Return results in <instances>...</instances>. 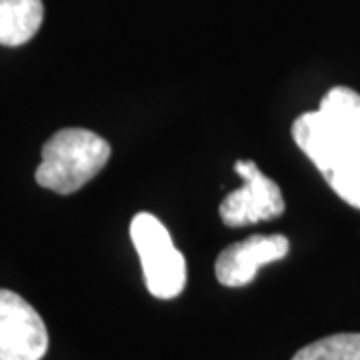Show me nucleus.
<instances>
[{
	"instance_id": "obj_1",
	"label": "nucleus",
	"mask_w": 360,
	"mask_h": 360,
	"mask_svg": "<svg viewBox=\"0 0 360 360\" xmlns=\"http://www.w3.org/2000/svg\"><path fill=\"white\" fill-rule=\"evenodd\" d=\"M296 146L309 156L347 205L360 208V94L348 86L330 89L319 110L292 124Z\"/></svg>"
},
{
	"instance_id": "obj_2",
	"label": "nucleus",
	"mask_w": 360,
	"mask_h": 360,
	"mask_svg": "<svg viewBox=\"0 0 360 360\" xmlns=\"http://www.w3.org/2000/svg\"><path fill=\"white\" fill-rule=\"evenodd\" d=\"M112 148L103 136L86 129H63L44 142L37 182L56 194H72L110 160Z\"/></svg>"
},
{
	"instance_id": "obj_3",
	"label": "nucleus",
	"mask_w": 360,
	"mask_h": 360,
	"mask_svg": "<svg viewBox=\"0 0 360 360\" xmlns=\"http://www.w3.org/2000/svg\"><path fill=\"white\" fill-rule=\"evenodd\" d=\"M130 238L141 258L148 292L162 300L179 296L186 284V262L167 226L155 214L139 212L130 222Z\"/></svg>"
},
{
	"instance_id": "obj_4",
	"label": "nucleus",
	"mask_w": 360,
	"mask_h": 360,
	"mask_svg": "<svg viewBox=\"0 0 360 360\" xmlns=\"http://www.w3.org/2000/svg\"><path fill=\"white\" fill-rule=\"evenodd\" d=\"M234 170L243 176L245 184L220 202V219L226 226L238 229L283 214L284 196L274 180L264 176L252 160H238Z\"/></svg>"
},
{
	"instance_id": "obj_5",
	"label": "nucleus",
	"mask_w": 360,
	"mask_h": 360,
	"mask_svg": "<svg viewBox=\"0 0 360 360\" xmlns=\"http://www.w3.org/2000/svg\"><path fill=\"white\" fill-rule=\"evenodd\" d=\"M49 330L25 298L0 288V360H42Z\"/></svg>"
},
{
	"instance_id": "obj_6",
	"label": "nucleus",
	"mask_w": 360,
	"mask_h": 360,
	"mask_svg": "<svg viewBox=\"0 0 360 360\" xmlns=\"http://www.w3.org/2000/svg\"><path fill=\"white\" fill-rule=\"evenodd\" d=\"M288 250L290 240L284 234H252L220 252L214 264L217 281L229 288L246 286L264 264L283 260Z\"/></svg>"
},
{
	"instance_id": "obj_7",
	"label": "nucleus",
	"mask_w": 360,
	"mask_h": 360,
	"mask_svg": "<svg viewBox=\"0 0 360 360\" xmlns=\"http://www.w3.org/2000/svg\"><path fill=\"white\" fill-rule=\"evenodd\" d=\"M42 18V0H0V44H26L39 32Z\"/></svg>"
},
{
	"instance_id": "obj_8",
	"label": "nucleus",
	"mask_w": 360,
	"mask_h": 360,
	"mask_svg": "<svg viewBox=\"0 0 360 360\" xmlns=\"http://www.w3.org/2000/svg\"><path fill=\"white\" fill-rule=\"evenodd\" d=\"M292 360H360V333H338L302 347Z\"/></svg>"
}]
</instances>
